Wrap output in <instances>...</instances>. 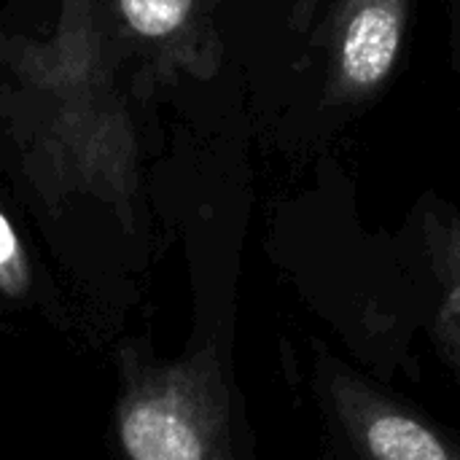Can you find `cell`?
<instances>
[{"instance_id":"obj_1","label":"cell","mask_w":460,"mask_h":460,"mask_svg":"<svg viewBox=\"0 0 460 460\" xmlns=\"http://www.w3.org/2000/svg\"><path fill=\"white\" fill-rule=\"evenodd\" d=\"M119 442L127 460H240L218 350L137 375L119 404Z\"/></svg>"},{"instance_id":"obj_2","label":"cell","mask_w":460,"mask_h":460,"mask_svg":"<svg viewBox=\"0 0 460 460\" xmlns=\"http://www.w3.org/2000/svg\"><path fill=\"white\" fill-rule=\"evenodd\" d=\"M313 388L342 460H460L458 437L323 350Z\"/></svg>"},{"instance_id":"obj_3","label":"cell","mask_w":460,"mask_h":460,"mask_svg":"<svg viewBox=\"0 0 460 460\" xmlns=\"http://www.w3.org/2000/svg\"><path fill=\"white\" fill-rule=\"evenodd\" d=\"M415 0H337L323 32L326 102L364 105L391 81Z\"/></svg>"},{"instance_id":"obj_4","label":"cell","mask_w":460,"mask_h":460,"mask_svg":"<svg viewBox=\"0 0 460 460\" xmlns=\"http://www.w3.org/2000/svg\"><path fill=\"white\" fill-rule=\"evenodd\" d=\"M124 24L164 59L208 75L218 65L210 0H116Z\"/></svg>"},{"instance_id":"obj_5","label":"cell","mask_w":460,"mask_h":460,"mask_svg":"<svg viewBox=\"0 0 460 460\" xmlns=\"http://www.w3.org/2000/svg\"><path fill=\"white\" fill-rule=\"evenodd\" d=\"M420 240L434 283L431 334L460 377V213L442 199L420 205Z\"/></svg>"},{"instance_id":"obj_6","label":"cell","mask_w":460,"mask_h":460,"mask_svg":"<svg viewBox=\"0 0 460 460\" xmlns=\"http://www.w3.org/2000/svg\"><path fill=\"white\" fill-rule=\"evenodd\" d=\"M30 288V261L13 224L0 210V291L11 299L24 296Z\"/></svg>"},{"instance_id":"obj_7","label":"cell","mask_w":460,"mask_h":460,"mask_svg":"<svg viewBox=\"0 0 460 460\" xmlns=\"http://www.w3.org/2000/svg\"><path fill=\"white\" fill-rule=\"evenodd\" d=\"M450 3H453V40L460 57V0H450Z\"/></svg>"}]
</instances>
